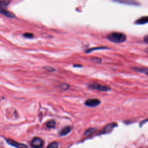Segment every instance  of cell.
I'll return each instance as SVG.
<instances>
[{
	"label": "cell",
	"instance_id": "obj_14",
	"mask_svg": "<svg viewBox=\"0 0 148 148\" xmlns=\"http://www.w3.org/2000/svg\"><path fill=\"white\" fill-rule=\"evenodd\" d=\"M58 143L57 142H53L49 145L47 148H58Z\"/></svg>",
	"mask_w": 148,
	"mask_h": 148
},
{
	"label": "cell",
	"instance_id": "obj_16",
	"mask_svg": "<svg viewBox=\"0 0 148 148\" xmlns=\"http://www.w3.org/2000/svg\"><path fill=\"white\" fill-rule=\"evenodd\" d=\"M60 87H61L62 90H67V89L69 88V85H68V84H66V83H62V84H61L60 85Z\"/></svg>",
	"mask_w": 148,
	"mask_h": 148
},
{
	"label": "cell",
	"instance_id": "obj_10",
	"mask_svg": "<svg viewBox=\"0 0 148 148\" xmlns=\"http://www.w3.org/2000/svg\"><path fill=\"white\" fill-rule=\"evenodd\" d=\"M71 130H72L71 127L66 126L61 130V131L60 132V135L61 136H65V135H67L68 134H69L70 132V131H71Z\"/></svg>",
	"mask_w": 148,
	"mask_h": 148
},
{
	"label": "cell",
	"instance_id": "obj_9",
	"mask_svg": "<svg viewBox=\"0 0 148 148\" xmlns=\"http://www.w3.org/2000/svg\"><path fill=\"white\" fill-rule=\"evenodd\" d=\"M147 23H148V16L141 17L135 21V23L136 24H144Z\"/></svg>",
	"mask_w": 148,
	"mask_h": 148
},
{
	"label": "cell",
	"instance_id": "obj_8",
	"mask_svg": "<svg viewBox=\"0 0 148 148\" xmlns=\"http://www.w3.org/2000/svg\"><path fill=\"white\" fill-rule=\"evenodd\" d=\"M6 141L9 145H10L16 148H28L25 145L21 143H18V142H17L13 139H6Z\"/></svg>",
	"mask_w": 148,
	"mask_h": 148
},
{
	"label": "cell",
	"instance_id": "obj_2",
	"mask_svg": "<svg viewBox=\"0 0 148 148\" xmlns=\"http://www.w3.org/2000/svg\"><path fill=\"white\" fill-rule=\"evenodd\" d=\"M10 1L11 0H0V13L7 17L13 18L16 17L15 14L7 10V8L10 2Z\"/></svg>",
	"mask_w": 148,
	"mask_h": 148
},
{
	"label": "cell",
	"instance_id": "obj_17",
	"mask_svg": "<svg viewBox=\"0 0 148 148\" xmlns=\"http://www.w3.org/2000/svg\"><path fill=\"white\" fill-rule=\"evenodd\" d=\"M23 36L25 37V38H33V36L34 35L31 33H29V32H26L25 34H24Z\"/></svg>",
	"mask_w": 148,
	"mask_h": 148
},
{
	"label": "cell",
	"instance_id": "obj_4",
	"mask_svg": "<svg viewBox=\"0 0 148 148\" xmlns=\"http://www.w3.org/2000/svg\"><path fill=\"white\" fill-rule=\"evenodd\" d=\"M113 2L125 4L128 5H134V6H139L140 4L137 0H112Z\"/></svg>",
	"mask_w": 148,
	"mask_h": 148
},
{
	"label": "cell",
	"instance_id": "obj_6",
	"mask_svg": "<svg viewBox=\"0 0 148 148\" xmlns=\"http://www.w3.org/2000/svg\"><path fill=\"white\" fill-rule=\"evenodd\" d=\"M31 146L34 148H40L42 147L43 142L39 137H35L31 141Z\"/></svg>",
	"mask_w": 148,
	"mask_h": 148
},
{
	"label": "cell",
	"instance_id": "obj_19",
	"mask_svg": "<svg viewBox=\"0 0 148 148\" xmlns=\"http://www.w3.org/2000/svg\"><path fill=\"white\" fill-rule=\"evenodd\" d=\"M143 41L146 43L148 44V35H146L144 36L143 38Z\"/></svg>",
	"mask_w": 148,
	"mask_h": 148
},
{
	"label": "cell",
	"instance_id": "obj_21",
	"mask_svg": "<svg viewBox=\"0 0 148 148\" xmlns=\"http://www.w3.org/2000/svg\"><path fill=\"white\" fill-rule=\"evenodd\" d=\"M74 66H79V67H81L82 65H74Z\"/></svg>",
	"mask_w": 148,
	"mask_h": 148
},
{
	"label": "cell",
	"instance_id": "obj_1",
	"mask_svg": "<svg viewBox=\"0 0 148 148\" xmlns=\"http://www.w3.org/2000/svg\"><path fill=\"white\" fill-rule=\"evenodd\" d=\"M106 38L112 42L120 43L124 42L127 40V36L123 32H112L107 35Z\"/></svg>",
	"mask_w": 148,
	"mask_h": 148
},
{
	"label": "cell",
	"instance_id": "obj_20",
	"mask_svg": "<svg viewBox=\"0 0 148 148\" xmlns=\"http://www.w3.org/2000/svg\"><path fill=\"white\" fill-rule=\"evenodd\" d=\"M145 52L148 54V47H147V48H146V49H145Z\"/></svg>",
	"mask_w": 148,
	"mask_h": 148
},
{
	"label": "cell",
	"instance_id": "obj_18",
	"mask_svg": "<svg viewBox=\"0 0 148 148\" xmlns=\"http://www.w3.org/2000/svg\"><path fill=\"white\" fill-rule=\"evenodd\" d=\"M44 68H45L46 71H49V72H53V71H55V69L53 68H52V67H51V66H45Z\"/></svg>",
	"mask_w": 148,
	"mask_h": 148
},
{
	"label": "cell",
	"instance_id": "obj_12",
	"mask_svg": "<svg viewBox=\"0 0 148 148\" xmlns=\"http://www.w3.org/2000/svg\"><path fill=\"white\" fill-rule=\"evenodd\" d=\"M109 48L107 47H93L91 49H89L86 50V53H90L94 50H102V49H108Z\"/></svg>",
	"mask_w": 148,
	"mask_h": 148
},
{
	"label": "cell",
	"instance_id": "obj_15",
	"mask_svg": "<svg viewBox=\"0 0 148 148\" xmlns=\"http://www.w3.org/2000/svg\"><path fill=\"white\" fill-rule=\"evenodd\" d=\"M91 61L95 63H101L102 61L101 58L98 57H92L91 59Z\"/></svg>",
	"mask_w": 148,
	"mask_h": 148
},
{
	"label": "cell",
	"instance_id": "obj_13",
	"mask_svg": "<svg viewBox=\"0 0 148 148\" xmlns=\"http://www.w3.org/2000/svg\"><path fill=\"white\" fill-rule=\"evenodd\" d=\"M55 125H56V122L54 120H53L49 121L46 124V126L49 128H54L55 127Z\"/></svg>",
	"mask_w": 148,
	"mask_h": 148
},
{
	"label": "cell",
	"instance_id": "obj_3",
	"mask_svg": "<svg viewBox=\"0 0 148 148\" xmlns=\"http://www.w3.org/2000/svg\"><path fill=\"white\" fill-rule=\"evenodd\" d=\"M88 87L91 89H95L101 91H109L110 90V87L106 86H103L98 83H95L89 84Z\"/></svg>",
	"mask_w": 148,
	"mask_h": 148
},
{
	"label": "cell",
	"instance_id": "obj_5",
	"mask_svg": "<svg viewBox=\"0 0 148 148\" xmlns=\"http://www.w3.org/2000/svg\"><path fill=\"white\" fill-rule=\"evenodd\" d=\"M101 103V101L97 98H92V99H87L84 104L90 107H95L98 106Z\"/></svg>",
	"mask_w": 148,
	"mask_h": 148
},
{
	"label": "cell",
	"instance_id": "obj_11",
	"mask_svg": "<svg viewBox=\"0 0 148 148\" xmlns=\"http://www.w3.org/2000/svg\"><path fill=\"white\" fill-rule=\"evenodd\" d=\"M134 69H135L136 71H138L139 72L143 73L145 75H146L147 76H148V68H134Z\"/></svg>",
	"mask_w": 148,
	"mask_h": 148
},
{
	"label": "cell",
	"instance_id": "obj_7",
	"mask_svg": "<svg viewBox=\"0 0 148 148\" xmlns=\"http://www.w3.org/2000/svg\"><path fill=\"white\" fill-rule=\"evenodd\" d=\"M117 126V124L115 123H112L106 125L101 131V134H108L112 130Z\"/></svg>",
	"mask_w": 148,
	"mask_h": 148
}]
</instances>
